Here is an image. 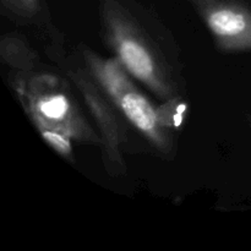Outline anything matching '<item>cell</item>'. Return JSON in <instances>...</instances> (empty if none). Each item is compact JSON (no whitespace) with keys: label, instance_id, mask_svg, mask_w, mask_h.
Segmentation results:
<instances>
[{"label":"cell","instance_id":"5","mask_svg":"<svg viewBox=\"0 0 251 251\" xmlns=\"http://www.w3.org/2000/svg\"><path fill=\"white\" fill-rule=\"evenodd\" d=\"M43 136L46 137L47 141H48L49 144L53 145V146L55 147L58 151L64 152V153H65V152H68V151H70V145H69V142L66 141L64 137H61L60 135L54 134V132L47 131V132H44Z\"/></svg>","mask_w":251,"mask_h":251},{"label":"cell","instance_id":"6","mask_svg":"<svg viewBox=\"0 0 251 251\" xmlns=\"http://www.w3.org/2000/svg\"><path fill=\"white\" fill-rule=\"evenodd\" d=\"M184 109H185V105L181 104L180 107H179L178 113H176V118H174V122H176V126H179V125H180V123H181V112H183Z\"/></svg>","mask_w":251,"mask_h":251},{"label":"cell","instance_id":"3","mask_svg":"<svg viewBox=\"0 0 251 251\" xmlns=\"http://www.w3.org/2000/svg\"><path fill=\"white\" fill-rule=\"evenodd\" d=\"M211 28L220 36H237L248 28V19L245 15L235 12L233 10H218L211 14Z\"/></svg>","mask_w":251,"mask_h":251},{"label":"cell","instance_id":"1","mask_svg":"<svg viewBox=\"0 0 251 251\" xmlns=\"http://www.w3.org/2000/svg\"><path fill=\"white\" fill-rule=\"evenodd\" d=\"M125 114L139 129L149 131L156 124V114L144 97L136 93H129L122 100Z\"/></svg>","mask_w":251,"mask_h":251},{"label":"cell","instance_id":"4","mask_svg":"<svg viewBox=\"0 0 251 251\" xmlns=\"http://www.w3.org/2000/svg\"><path fill=\"white\" fill-rule=\"evenodd\" d=\"M68 100L63 96H56L41 104L42 113L51 119H61L68 112Z\"/></svg>","mask_w":251,"mask_h":251},{"label":"cell","instance_id":"2","mask_svg":"<svg viewBox=\"0 0 251 251\" xmlns=\"http://www.w3.org/2000/svg\"><path fill=\"white\" fill-rule=\"evenodd\" d=\"M123 61L135 76L147 78L152 74L153 65L147 51L140 44L131 41L123 42L120 47Z\"/></svg>","mask_w":251,"mask_h":251}]
</instances>
